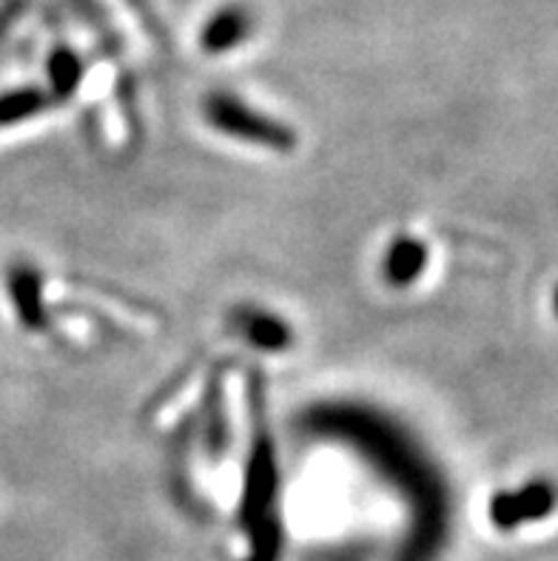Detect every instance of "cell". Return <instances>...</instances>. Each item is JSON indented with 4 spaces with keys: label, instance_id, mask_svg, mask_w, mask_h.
<instances>
[{
    "label": "cell",
    "instance_id": "obj_7",
    "mask_svg": "<svg viewBox=\"0 0 558 561\" xmlns=\"http://www.w3.org/2000/svg\"><path fill=\"white\" fill-rule=\"evenodd\" d=\"M251 32V14L242 7H226L214 14L203 28V49L212 55L237 49Z\"/></svg>",
    "mask_w": 558,
    "mask_h": 561
},
{
    "label": "cell",
    "instance_id": "obj_10",
    "mask_svg": "<svg viewBox=\"0 0 558 561\" xmlns=\"http://www.w3.org/2000/svg\"><path fill=\"white\" fill-rule=\"evenodd\" d=\"M280 545H283V534H280V525L271 516L254 530V553L248 561H276L280 559Z\"/></svg>",
    "mask_w": 558,
    "mask_h": 561
},
{
    "label": "cell",
    "instance_id": "obj_8",
    "mask_svg": "<svg viewBox=\"0 0 558 561\" xmlns=\"http://www.w3.org/2000/svg\"><path fill=\"white\" fill-rule=\"evenodd\" d=\"M46 106H49V98L41 89H18V92L0 94V128L29 121Z\"/></svg>",
    "mask_w": 558,
    "mask_h": 561
},
{
    "label": "cell",
    "instance_id": "obj_9",
    "mask_svg": "<svg viewBox=\"0 0 558 561\" xmlns=\"http://www.w3.org/2000/svg\"><path fill=\"white\" fill-rule=\"evenodd\" d=\"M80 75H83L80 60L71 55L69 49H60L52 55L49 78H52V89H55V98H71L80 83Z\"/></svg>",
    "mask_w": 558,
    "mask_h": 561
},
{
    "label": "cell",
    "instance_id": "obj_3",
    "mask_svg": "<svg viewBox=\"0 0 558 561\" xmlns=\"http://www.w3.org/2000/svg\"><path fill=\"white\" fill-rule=\"evenodd\" d=\"M9 297H12V306L18 311V320L29 331H43L49 325V317H46V308H43V288L41 277H37L35 268L29 265H12L9 268Z\"/></svg>",
    "mask_w": 558,
    "mask_h": 561
},
{
    "label": "cell",
    "instance_id": "obj_4",
    "mask_svg": "<svg viewBox=\"0 0 558 561\" xmlns=\"http://www.w3.org/2000/svg\"><path fill=\"white\" fill-rule=\"evenodd\" d=\"M550 488L547 484H531L519 493H502L490 502V519L499 527H513L522 525L524 519L542 516L550 507Z\"/></svg>",
    "mask_w": 558,
    "mask_h": 561
},
{
    "label": "cell",
    "instance_id": "obj_5",
    "mask_svg": "<svg viewBox=\"0 0 558 561\" xmlns=\"http://www.w3.org/2000/svg\"><path fill=\"white\" fill-rule=\"evenodd\" d=\"M428 265V245L417 237H396L385 254V279L394 288H408L422 277Z\"/></svg>",
    "mask_w": 558,
    "mask_h": 561
},
{
    "label": "cell",
    "instance_id": "obj_1",
    "mask_svg": "<svg viewBox=\"0 0 558 561\" xmlns=\"http://www.w3.org/2000/svg\"><path fill=\"white\" fill-rule=\"evenodd\" d=\"M205 121L226 137L251 142V146H262V149L291 151L297 146L294 128L283 126V123L269 117V114H260L257 108L234 98V94L217 92L205 100Z\"/></svg>",
    "mask_w": 558,
    "mask_h": 561
},
{
    "label": "cell",
    "instance_id": "obj_6",
    "mask_svg": "<svg viewBox=\"0 0 558 561\" xmlns=\"http://www.w3.org/2000/svg\"><path fill=\"white\" fill-rule=\"evenodd\" d=\"M237 325H240V334H246V340L260 351H285L291 345V325L283 322L276 313L260 311V308H242L237 313Z\"/></svg>",
    "mask_w": 558,
    "mask_h": 561
},
{
    "label": "cell",
    "instance_id": "obj_2",
    "mask_svg": "<svg viewBox=\"0 0 558 561\" xmlns=\"http://www.w3.org/2000/svg\"><path fill=\"white\" fill-rule=\"evenodd\" d=\"M274 491H276L274 445H271L269 434H265V427H260L254 454H251V462H248L246 491H242V505H240L242 525L251 527V530H257L262 522L271 519Z\"/></svg>",
    "mask_w": 558,
    "mask_h": 561
}]
</instances>
